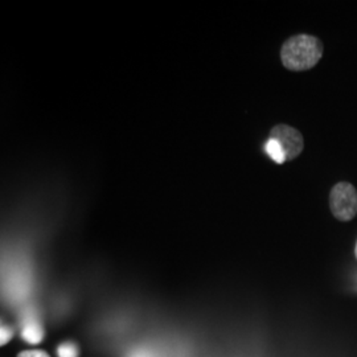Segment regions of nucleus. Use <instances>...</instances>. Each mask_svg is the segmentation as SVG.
Here are the masks:
<instances>
[{
  "instance_id": "f257e3e1",
  "label": "nucleus",
  "mask_w": 357,
  "mask_h": 357,
  "mask_svg": "<svg viewBox=\"0 0 357 357\" xmlns=\"http://www.w3.org/2000/svg\"><path fill=\"white\" fill-rule=\"evenodd\" d=\"M321 56L323 44L315 36L296 35L282 45V64L294 72H302L314 68L319 63Z\"/></svg>"
},
{
  "instance_id": "f03ea898",
  "label": "nucleus",
  "mask_w": 357,
  "mask_h": 357,
  "mask_svg": "<svg viewBox=\"0 0 357 357\" xmlns=\"http://www.w3.org/2000/svg\"><path fill=\"white\" fill-rule=\"evenodd\" d=\"M332 215L340 221H349L357 215V191L349 183H337L330 195Z\"/></svg>"
},
{
  "instance_id": "7ed1b4c3",
  "label": "nucleus",
  "mask_w": 357,
  "mask_h": 357,
  "mask_svg": "<svg viewBox=\"0 0 357 357\" xmlns=\"http://www.w3.org/2000/svg\"><path fill=\"white\" fill-rule=\"evenodd\" d=\"M278 142L286 155V160H293L303 151L305 141L302 134L296 128L287 125H277L270 131V137Z\"/></svg>"
},
{
  "instance_id": "20e7f679",
  "label": "nucleus",
  "mask_w": 357,
  "mask_h": 357,
  "mask_svg": "<svg viewBox=\"0 0 357 357\" xmlns=\"http://www.w3.org/2000/svg\"><path fill=\"white\" fill-rule=\"evenodd\" d=\"M23 339L29 344H38L44 339L43 326L35 319H28L23 326Z\"/></svg>"
},
{
  "instance_id": "39448f33",
  "label": "nucleus",
  "mask_w": 357,
  "mask_h": 357,
  "mask_svg": "<svg viewBox=\"0 0 357 357\" xmlns=\"http://www.w3.org/2000/svg\"><path fill=\"white\" fill-rule=\"evenodd\" d=\"M265 151L270 156V159H273L275 163L278 165H283L286 160V155L283 153L280 143L277 141H274L273 138H268L266 144H265Z\"/></svg>"
},
{
  "instance_id": "423d86ee",
  "label": "nucleus",
  "mask_w": 357,
  "mask_h": 357,
  "mask_svg": "<svg viewBox=\"0 0 357 357\" xmlns=\"http://www.w3.org/2000/svg\"><path fill=\"white\" fill-rule=\"evenodd\" d=\"M79 349L75 343H63L57 348L59 357H78Z\"/></svg>"
},
{
  "instance_id": "0eeeda50",
  "label": "nucleus",
  "mask_w": 357,
  "mask_h": 357,
  "mask_svg": "<svg viewBox=\"0 0 357 357\" xmlns=\"http://www.w3.org/2000/svg\"><path fill=\"white\" fill-rule=\"evenodd\" d=\"M13 331L8 326H1V335H0V344H7L13 339Z\"/></svg>"
},
{
  "instance_id": "6e6552de",
  "label": "nucleus",
  "mask_w": 357,
  "mask_h": 357,
  "mask_svg": "<svg viewBox=\"0 0 357 357\" xmlns=\"http://www.w3.org/2000/svg\"><path fill=\"white\" fill-rule=\"evenodd\" d=\"M17 357H51L45 351L41 349H31V351H23L19 354Z\"/></svg>"
},
{
  "instance_id": "1a4fd4ad",
  "label": "nucleus",
  "mask_w": 357,
  "mask_h": 357,
  "mask_svg": "<svg viewBox=\"0 0 357 357\" xmlns=\"http://www.w3.org/2000/svg\"><path fill=\"white\" fill-rule=\"evenodd\" d=\"M135 357H149V356H146V355H139V356H135Z\"/></svg>"
},
{
  "instance_id": "9d476101",
  "label": "nucleus",
  "mask_w": 357,
  "mask_h": 357,
  "mask_svg": "<svg viewBox=\"0 0 357 357\" xmlns=\"http://www.w3.org/2000/svg\"><path fill=\"white\" fill-rule=\"evenodd\" d=\"M355 255H356V258H357V243H356V249H355Z\"/></svg>"
}]
</instances>
